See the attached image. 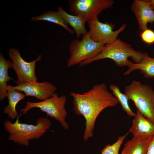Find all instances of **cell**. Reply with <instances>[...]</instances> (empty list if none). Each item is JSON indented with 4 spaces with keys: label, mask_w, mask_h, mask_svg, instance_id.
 Returning a JSON list of instances; mask_svg holds the SVG:
<instances>
[{
    "label": "cell",
    "mask_w": 154,
    "mask_h": 154,
    "mask_svg": "<svg viewBox=\"0 0 154 154\" xmlns=\"http://www.w3.org/2000/svg\"><path fill=\"white\" fill-rule=\"evenodd\" d=\"M9 68H12V63L9 60H6L2 54L0 53V100H3L6 97L8 86L7 82L13 78L8 74Z\"/></svg>",
    "instance_id": "17"
},
{
    "label": "cell",
    "mask_w": 154,
    "mask_h": 154,
    "mask_svg": "<svg viewBox=\"0 0 154 154\" xmlns=\"http://www.w3.org/2000/svg\"><path fill=\"white\" fill-rule=\"evenodd\" d=\"M6 97L8 98L9 104L5 106L3 112L7 114L8 117L12 120H14L19 116L16 107L18 102L24 99L25 94L15 89H11L7 87Z\"/></svg>",
    "instance_id": "15"
},
{
    "label": "cell",
    "mask_w": 154,
    "mask_h": 154,
    "mask_svg": "<svg viewBox=\"0 0 154 154\" xmlns=\"http://www.w3.org/2000/svg\"><path fill=\"white\" fill-rule=\"evenodd\" d=\"M129 132L138 137L148 139L154 136V123L144 117L138 110Z\"/></svg>",
    "instance_id": "12"
},
{
    "label": "cell",
    "mask_w": 154,
    "mask_h": 154,
    "mask_svg": "<svg viewBox=\"0 0 154 154\" xmlns=\"http://www.w3.org/2000/svg\"><path fill=\"white\" fill-rule=\"evenodd\" d=\"M67 98L64 95L59 96L54 93L48 99L39 102H27L25 107L22 110L23 114H25L30 110L38 108L45 112L47 116L54 118L59 122L65 130L69 128L68 124L66 121L67 113L65 108Z\"/></svg>",
    "instance_id": "6"
},
{
    "label": "cell",
    "mask_w": 154,
    "mask_h": 154,
    "mask_svg": "<svg viewBox=\"0 0 154 154\" xmlns=\"http://www.w3.org/2000/svg\"><path fill=\"white\" fill-rule=\"evenodd\" d=\"M39 20L47 21L58 25L63 27L71 34L72 35L74 33V31L68 27L67 23L58 11H48L42 14L31 18L32 21Z\"/></svg>",
    "instance_id": "18"
},
{
    "label": "cell",
    "mask_w": 154,
    "mask_h": 154,
    "mask_svg": "<svg viewBox=\"0 0 154 154\" xmlns=\"http://www.w3.org/2000/svg\"><path fill=\"white\" fill-rule=\"evenodd\" d=\"M7 87L23 92L25 96H33L43 101L52 97L57 89L56 86L48 82H32L15 86L8 85Z\"/></svg>",
    "instance_id": "10"
},
{
    "label": "cell",
    "mask_w": 154,
    "mask_h": 154,
    "mask_svg": "<svg viewBox=\"0 0 154 154\" xmlns=\"http://www.w3.org/2000/svg\"><path fill=\"white\" fill-rule=\"evenodd\" d=\"M21 115L14 123L9 120L3 123L5 129L9 133L8 140L20 145L29 146L30 141L40 138L49 129L51 125L50 120L45 117L38 118L35 125L21 123L19 120Z\"/></svg>",
    "instance_id": "2"
},
{
    "label": "cell",
    "mask_w": 154,
    "mask_h": 154,
    "mask_svg": "<svg viewBox=\"0 0 154 154\" xmlns=\"http://www.w3.org/2000/svg\"><path fill=\"white\" fill-rule=\"evenodd\" d=\"M105 45L93 40L89 31L82 35L81 40L77 38L72 40L69 45L70 57L67 61V67L73 66L94 57L103 50Z\"/></svg>",
    "instance_id": "5"
},
{
    "label": "cell",
    "mask_w": 154,
    "mask_h": 154,
    "mask_svg": "<svg viewBox=\"0 0 154 154\" xmlns=\"http://www.w3.org/2000/svg\"><path fill=\"white\" fill-rule=\"evenodd\" d=\"M125 94L134 103L137 110L154 123V91L149 85L133 81L125 86Z\"/></svg>",
    "instance_id": "4"
},
{
    "label": "cell",
    "mask_w": 154,
    "mask_h": 154,
    "mask_svg": "<svg viewBox=\"0 0 154 154\" xmlns=\"http://www.w3.org/2000/svg\"><path fill=\"white\" fill-rule=\"evenodd\" d=\"M140 35L144 42L149 44L154 43V31L148 28L141 31Z\"/></svg>",
    "instance_id": "21"
},
{
    "label": "cell",
    "mask_w": 154,
    "mask_h": 154,
    "mask_svg": "<svg viewBox=\"0 0 154 154\" xmlns=\"http://www.w3.org/2000/svg\"><path fill=\"white\" fill-rule=\"evenodd\" d=\"M90 28L89 32L91 39L96 42L107 44L117 39L118 35L125 29L127 25L124 24L117 30L114 31L115 25L112 23H103L98 18L87 22Z\"/></svg>",
    "instance_id": "9"
},
{
    "label": "cell",
    "mask_w": 154,
    "mask_h": 154,
    "mask_svg": "<svg viewBox=\"0 0 154 154\" xmlns=\"http://www.w3.org/2000/svg\"><path fill=\"white\" fill-rule=\"evenodd\" d=\"M131 9L137 21L139 28L143 31L147 29L148 23L154 22V10L149 0H134Z\"/></svg>",
    "instance_id": "11"
},
{
    "label": "cell",
    "mask_w": 154,
    "mask_h": 154,
    "mask_svg": "<svg viewBox=\"0 0 154 154\" xmlns=\"http://www.w3.org/2000/svg\"><path fill=\"white\" fill-rule=\"evenodd\" d=\"M110 88L112 91L113 95L120 104L123 110L129 116L134 117L135 113L133 112L130 108L128 103L129 100L126 95L122 93L119 87L115 84L111 85Z\"/></svg>",
    "instance_id": "19"
},
{
    "label": "cell",
    "mask_w": 154,
    "mask_h": 154,
    "mask_svg": "<svg viewBox=\"0 0 154 154\" xmlns=\"http://www.w3.org/2000/svg\"><path fill=\"white\" fill-rule=\"evenodd\" d=\"M128 69L123 74L128 75L135 70H139L141 74L145 78L154 77V58L150 57L147 52L139 63L131 61L128 65Z\"/></svg>",
    "instance_id": "13"
},
{
    "label": "cell",
    "mask_w": 154,
    "mask_h": 154,
    "mask_svg": "<svg viewBox=\"0 0 154 154\" xmlns=\"http://www.w3.org/2000/svg\"><path fill=\"white\" fill-rule=\"evenodd\" d=\"M145 54L135 50L131 44L117 38L114 42L105 44L103 50L97 55L82 62L79 65L81 67L94 61L108 58L113 60L119 66H127L131 61L128 58L131 57L135 63H139Z\"/></svg>",
    "instance_id": "3"
},
{
    "label": "cell",
    "mask_w": 154,
    "mask_h": 154,
    "mask_svg": "<svg viewBox=\"0 0 154 154\" xmlns=\"http://www.w3.org/2000/svg\"><path fill=\"white\" fill-rule=\"evenodd\" d=\"M73 110L77 115L85 119V127L83 136L87 141L94 135L95 121L98 115L105 109L116 106L119 103L104 83L94 85L87 91L82 94L71 92Z\"/></svg>",
    "instance_id": "1"
},
{
    "label": "cell",
    "mask_w": 154,
    "mask_h": 154,
    "mask_svg": "<svg viewBox=\"0 0 154 154\" xmlns=\"http://www.w3.org/2000/svg\"><path fill=\"white\" fill-rule=\"evenodd\" d=\"M113 0H70L68 2L71 15L78 16L86 22L98 18L104 10L111 8Z\"/></svg>",
    "instance_id": "7"
},
{
    "label": "cell",
    "mask_w": 154,
    "mask_h": 154,
    "mask_svg": "<svg viewBox=\"0 0 154 154\" xmlns=\"http://www.w3.org/2000/svg\"><path fill=\"white\" fill-rule=\"evenodd\" d=\"M9 57L12 63V68L16 72L17 80L15 82L17 85L26 83L37 81L38 78L35 70L37 61L42 57L40 54L38 58L31 62H27L21 56L19 51L15 48H11L9 51Z\"/></svg>",
    "instance_id": "8"
},
{
    "label": "cell",
    "mask_w": 154,
    "mask_h": 154,
    "mask_svg": "<svg viewBox=\"0 0 154 154\" xmlns=\"http://www.w3.org/2000/svg\"><path fill=\"white\" fill-rule=\"evenodd\" d=\"M149 1L151 7L154 10V0H151Z\"/></svg>",
    "instance_id": "23"
},
{
    "label": "cell",
    "mask_w": 154,
    "mask_h": 154,
    "mask_svg": "<svg viewBox=\"0 0 154 154\" xmlns=\"http://www.w3.org/2000/svg\"><path fill=\"white\" fill-rule=\"evenodd\" d=\"M58 9L64 20L73 29L77 39H78L81 35H85L88 33L85 27L86 22L80 17L69 14L61 7Z\"/></svg>",
    "instance_id": "16"
},
{
    "label": "cell",
    "mask_w": 154,
    "mask_h": 154,
    "mask_svg": "<svg viewBox=\"0 0 154 154\" xmlns=\"http://www.w3.org/2000/svg\"><path fill=\"white\" fill-rule=\"evenodd\" d=\"M129 133L119 137L117 140L112 145L108 144L105 146L102 150L101 154H119L120 147Z\"/></svg>",
    "instance_id": "20"
},
{
    "label": "cell",
    "mask_w": 154,
    "mask_h": 154,
    "mask_svg": "<svg viewBox=\"0 0 154 154\" xmlns=\"http://www.w3.org/2000/svg\"><path fill=\"white\" fill-rule=\"evenodd\" d=\"M153 137L143 139L133 136L126 142L120 154H147Z\"/></svg>",
    "instance_id": "14"
},
{
    "label": "cell",
    "mask_w": 154,
    "mask_h": 154,
    "mask_svg": "<svg viewBox=\"0 0 154 154\" xmlns=\"http://www.w3.org/2000/svg\"><path fill=\"white\" fill-rule=\"evenodd\" d=\"M147 154H154V136L149 144Z\"/></svg>",
    "instance_id": "22"
}]
</instances>
